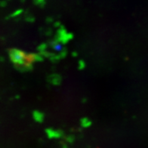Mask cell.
<instances>
[{"label":"cell","mask_w":148,"mask_h":148,"mask_svg":"<svg viewBox=\"0 0 148 148\" xmlns=\"http://www.w3.org/2000/svg\"><path fill=\"white\" fill-rule=\"evenodd\" d=\"M47 47H48L47 44H45V43H42L41 45L38 47V49H38V51H39L40 52H43V51H46Z\"/></svg>","instance_id":"obj_8"},{"label":"cell","mask_w":148,"mask_h":148,"mask_svg":"<svg viewBox=\"0 0 148 148\" xmlns=\"http://www.w3.org/2000/svg\"><path fill=\"white\" fill-rule=\"evenodd\" d=\"M48 138L50 139H55V138H60L64 136V132L60 129L55 130L53 129H47L45 130Z\"/></svg>","instance_id":"obj_3"},{"label":"cell","mask_w":148,"mask_h":148,"mask_svg":"<svg viewBox=\"0 0 148 148\" xmlns=\"http://www.w3.org/2000/svg\"><path fill=\"white\" fill-rule=\"evenodd\" d=\"M61 147H62V148H68V145L66 144V143H61Z\"/></svg>","instance_id":"obj_12"},{"label":"cell","mask_w":148,"mask_h":148,"mask_svg":"<svg viewBox=\"0 0 148 148\" xmlns=\"http://www.w3.org/2000/svg\"><path fill=\"white\" fill-rule=\"evenodd\" d=\"M9 58L14 66L21 72L32 70L33 63L36 62L35 53H26L18 49H10Z\"/></svg>","instance_id":"obj_1"},{"label":"cell","mask_w":148,"mask_h":148,"mask_svg":"<svg viewBox=\"0 0 148 148\" xmlns=\"http://www.w3.org/2000/svg\"><path fill=\"white\" fill-rule=\"evenodd\" d=\"M33 118L36 123H42L45 119V114L39 110H34L33 112Z\"/></svg>","instance_id":"obj_6"},{"label":"cell","mask_w":148,"mask_h":148,"mask_svg":"<svg viewBox=\"0 0 148 148\" xmlns=\"http://www.w3.org/2000/svg\"><path fill=\"white\" fill-rule=\"evenodd\" d=\"M48 80H49V82L50 83L54 85V86H59V85H60L61 82H62V78L58 74L54 73L49 76Z\"/></svg>","instance_id":"obj_5"},{"label":"cell","mask_w":148,"mask_h":148,"mask_svg":"<svg viewBox=\"0 0 148 148\" xmlns=\"http://www.w3.org/2000/svg\"><path fill=\"white\" fill-rule=\"evenodd\" d=\"M73 56H75V57H76V56H77V54H76V52H73Z\"/></svg>","instance_id":"obj_13"},{"label":"cell","mask_w":148,"mask_h":148,"mask_svg":"<svg viewBox=\"0 0 148 148\" xmlns=\"http://www.w3.org/2000/svg\"><path fill=\"white\" fill-rule=\"evenodd\" d=\"M66 143H68V144H73V143L75 141V137L73 135H69V136H66Z\"/></svg>","instance_id":"obj_9"},{"label":"cell","mask_w":148,"mask_h":148,"mask_svg":"<svg viewBox=\"0 0 148 148\" xmlns=\"http://www.w3.org/2000/svg\"><path fill=\"white\" fill-rule=\"evenodd\" d=\"M73 33H70L67 32L66 29H65L64 27H60L58 30H57L56 36H55V39L57 41L60 42L64 45V44H66V43L68 42L69 41H70L71 39H73Z\"/></svg>","instance_id":"obj_2"},{"label":"cell","mask_w":148,"mask_h":148,"mask_svg":"<svg viewBox=\"0 0 148 148\" xmlns=\"http://www.w3.org/2000/svg\"><path fill=\"white\" fill-rule=\"evenodd\" d=\"M86 62L82 60H80L79 61V70H83L85 67H86Z\"/></svg>","instance_id":"obj_11"},{"label":"cell","mask_w":148,"mask_h":148,"mask_svg":"<svg viewBox=\"0 0 148 148\" xmlns=\"http://www.w3.org/2000/svg\"><path fill=\"white\" fill-rule=\"evenodd\" d=\"M34 3L38 6H42L45 5V0H34Z\"/></svg>","instance_id":"obj_10"},{"label":"cell","mask_w":148,"mask_h":148,"mask_svg":"<svg viewBox=\"0 0 148 148\" xmlns=\"http://www.w3.org/2000/svg\"><path fill=\"white\" fill-rule=\"evenodd\" d=\"M49 45H50V46H51L55 51L59 52V54H60L63 51H64L65 49H66L64 47L62 43L58 41H57L56 39H54V40L50 42Z\"/></svg>","instance_id":"obj_4"},{"label":"cell","mask_w":148,"mask_h":148,"mask_svg":"<svg viewBox=\"0 0 148 148\" xmlns=\"http://www.w3.org/2000/svg\"><path fill=\"white\" fill-rule=\"evenodd\" d=\"M80 124L83 128H88L92 125V122L87 117H83L80 119Z\"/></svg>","instance_id":"obj_7"}]
</instances>
